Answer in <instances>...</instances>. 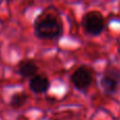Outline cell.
<instances>
[{
    "label": "cell",
    "mask_w": 120,
    "mask_h": 120,
    "mask_svg": "<svg viewBox=\"0 0 120 120\" xmlns=\"http://www.w3.org/2000/svg\"><path fill=\"white\" fill-rule=\"evenodd\" d=\"M100 86L106 95H114L117 93L120 85V70L116 68H109L105 70L100 79Z\"/></svg>",
    "instance_id": "cell-3"
},
{
    "label": "cell",
    "mask_w": 120,
    "mask_h": 120,
    "mask_svg": "<svg viewBox=\"0 0 120 120\" xmlns=\"http://www.w3.org/2000/svg\"><path fill=\"white\" fill-rule=\"evenodd\" d=\"M27 97L26 94L24 93H16L11 97V100H10V105L12 106L13 109H20L26 103Z\"/></svg>",
    "instance_id": "cell-7"
},
{
    "label": "cell",
    "mask_w": 120,
    "mask_h": 120,
    "mask_svg": "<svg viewBox=\"0 0 120 120\" xmlns=\"http://www.w3.org/2000/svg\"><path fill=\"white\" fill-rule=\"evenodd\" d=\"M81 25L85 33L91 36H99L105 27L104 18L98 11H90L85 13L81 20Z\"/></svg>",
    "instance_id": "cell-2"
},
{
    "label": "cell",
    "mask_w": 120,
    "mask_h": 120,
    "mask_svg": "<svg viewBox=\"0 0 120 120\" xmlns=\"http://www.w3.org/2000/svg\"><path fill=\"white\" fill-rule=\"evenodd\" d=\"M29 86L34 94H44L50 90L51 81L44 75L37 74L30 79Z\"/></svg>",
    "instance_id": "cell-5"
},
{
    "label": "cell",
    "mask_w": 120,
    "mask_h": 120,
    "mask_svg": "<svg viewBox=\"0 0 120 120\" xmlns=\"http://www.w3.org/2000/svg\"><path fill=\"white\" fill-rule=\"evenodd\" d=\"M71 82L76 90L85 92L93 82V73L87 66L81 65L77 68L71 75Z\"/></svg>",
    "instance_id": "cell-4"
},
{
    "label": "cell",
    "mask_w": 120,
    "mask_h": 120,
    "mask_svg": "<svg viewBox=\"0 0 120 120\" xmlns=\"http://www.w3.org/2000/svg\"><path fill=\"white\" fill-rule=\"evenodd\" d=\"M34 34L41 40H57L63 34V26L59 17L42 14L34 22Z\"/></svg>",
    "instance_id": "cell-1"
},
{
    "label": "cell",
    "mask_w": 120,
    "mask_h": 120,
    "mask_svg": "<svg viewBox=\"0 0 120 120\" xmlns=\"http://www.w3.org/2000/svg\"><path fill=\"white\" fill-rule=\"evenodd\" d=\"M38 65L33 61V60H22L19 62L18 68H17V73L19 76L23 79H31L38 73Z\"/></svg>",
    "instance_id": "cell-6"
}]
</instances>
